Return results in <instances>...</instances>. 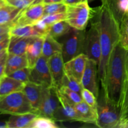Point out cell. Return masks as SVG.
<instances>
[{
	"label": "cell",
	"instance_id": "obj_1",
	"mask_svg": "<svg viewBox=\"0 0 128 128\" xmlns=\"http://www.w3.org/2000/svg\"><path fill=\"white\" fill-rule=\"evenodd\" d=\"M95 13L100 29L101 48V60L98 66V80L101 88H103L110 56L115 46L120 42V25L106 5L102 4L98 8Z\"/></svg>",
	"mask_w": 128,
	"mask_h": 128
},
{
	"label": "cell",
	"instance_id": "obj_2",
	"mask_svg": "<svg viewBox=\"0 0 128 128\" xmlns=\"http://www.w3.org/2000/svg\"><path fill=\"white\" fill-rule=\"evenodd\" d=\"M126 52L127 50L120 42L115 46L109 60L104 86L101 88L107 98L120 108H121L124 88L128 79Z\"/></svg>",
	"mask_w": 128,
	"mask_h": 128
},
{
	"label": "cell",
	"instance_id": "obj_3",
	"mask_svg": "<svg viewBox=\"0 0 128 128\" xmlns=\"http://www.w3.org/2000/svg\"><path fill=\"white\" fill-rule=\"evenodd\" d=\"M96 126L101 128H118L121 122V108L115 106L106 97L103 89L100 91L97 104Z\"/></svg>",
	"mask_w": 128,
	"mask_h": 128
},
{
	"label": "cell",
	"instance_id": "obj_4",
	"mask_svg": "<svg viewBox=\"0 0 128 128\" xmlns=\"http://www.w3.org/2000/svg\"><path fill=\"white\" fill-rule=\"evenodd\" d=\"M29 112L36 114L22 91L0 97V114L17 115Z\"/></svg>",
	"mask_w": 128,
	"mask_h": 128
},
{
	"label": "cell",
	"instance_id": "obj_5",
	"mask_svg": "<svg viewBox=\"0 0 128 128\" xmlns=\"http://www.w3.org/2000/svg\"><path fill=\"white\" fill-rule=\"evenodd\" d=\"M86 31L72 28L71 30L61 38L60 42L62 44V55L64 62L84 53Z\"/></svg>",
	"mask_w": 128,
	"mask_h": 128
},
{
	"label": "cell",
	"instance_id": "obj_6",
	"mask_svg": "<svg viewBox=\"0 0 128 128\" xmlns=\"http://www.w3.org/2000/svg\"><path fill=\"white\" fill-rule=\"evenodd\" d=\"M65 21L73 28L86 30L92 15L88 0L67 5Z\"/></svg>",
	"mask_w": 128,
	"mask_h": 128
},
{
	"label": "cell",
	"instance_id": "obj_7",
	"mask_svg": "<svg viewBox=\"0 0 128 128\" xmlns=\"http://www.w3.org/2000/svg\"><path fill=\"white\" fill-rule=\"evenodd\" d=\"M84 53L88 59L94 61L99 66L101 56L100 32L97 21L91 22L90 30L86 31Z\"/></svg>",
	"mask_w": 128,
	"mask_h": 128
},
{
	"label": "cell",
	"instance_id": "obj_8",
	"mask_svg": "<svg viewBox=\"0 0 128 128\" xmlns=\"http://www.w3.org/2000/svg\"><path fill=\"white\" fill-rule=\"evenodd\" d=\"M30 81L43 87L54 86L48 58L42 55L39 58L33 67L30 68Z\"/></svg>",
	"mask_w": 128,
	"mask_h": 128
},
{
	"label": "cell",
	"instance_id": "obj_9",
	"mask_svg": "<svg viewBox=\"0 0 128 128\" xmlns=\"http://www.w3.org/2000/svg\"><path fill=\"white\" fill-rule=\"evenodd\" d=\"M44 6L42 0H34L30 6L21 10L12 23V27L33 25L44 16Z\"/></svg>",
	"mask_w": 128,
	"mask_h": 128
},
{
	"label": "cell",
	"instance_id": "obj_10",
	"mask_svg": "<svg viewBox=\"0 0 128 128\" xmlns=\"http://www.w3.org/2000/svg\"><path fill=\"white\" fill-rule=\"evenodd\" d=\"M60 106V102L58 96L57 88L54 86L43 87L42 100L38 110V114L52 119Z\"/></svg>",
	"mask_w": 128,
	"mask_h": 128
},
{
	"label": "cell",
	"instance_id": "obj_11",
	"mask_svg": "<svg viewBox=\"0 0 128 128\" xmlns=\"http://www.w3.org/2000/svg\"><path fill=\"white\" fill-rule=\"evenodd\" d=\"M98 76V65L92 60L88 59L86 68L81 79V84L83 88L87 89L91 91L97 99L100 94Z\"/></svg>",
	"mask_w": 128,
	"mask_h": 128
},
{
	"label": "cell",
	"instance_id": "obj_12",
	"mask_svg": "<svg viewBox=\"0 0 128 128\" xmlns=\"http://www.w3.org/2000/svg\"><path fill=\"white\" fill-rule=\"evenodd\" d=\"M57 93L60 102V106L55 112L52 119L55 121H78V117L74 104L69 101L58 88Z\"/></svg>",
	"mask_w": 128,
	"mask_h": 128
},
{
	"label": "cell",
	"instance_id": "obj_13",
	"mask_svg": "<svg viewBox=\"0 0 128 128\" xmlns=\"http://www.w3.org/2000/svg\"><path fill=\"white\" fill-rule=\"evenodd\" d=\"M49 68L52 76L54 86L60 88L65 74L64 62L62 52H58L48 59Z\"/></svg>",
	"mask_w": 128,
	"mask_h": 128
},
{
	"label": "cell",
	"instance_id": "obj_14",
	"mask_svg": "<svg viewBox=\"0 0 128 128\" xmlns=\"http://www.w3.org/2000/svg\"><path fill=\"white\" fill-rule=\"evenodd\" d=\"M88 59V56L84 53H82L65 62V73L81 82Z\"/></svg>",
	"mask_w": 128,
	"mask_h": 128
},
{
	"label": "cell",
	"instance_id": "obj_15",
	"mask_svg": "<svg viewBox=\"0 0 128 128\" xmlns=\"http://www.w3.org/2000/svg\"><path fill=\"white\" fill-rule=\"evenodd\" d=\"M42 88L43 86L29 81L25 84L22 90L37 114L42 100Z\"/></svg>",
	"mask_w": 128,
	"mask_h": 128
},
{
	"label": "cell",
	"instance_id": "obj_16",
	"mask_svg": "<svg viewBox=\"0 0 128 128\" xmlns=\"http://www.w3.org/2000/svg\"><path fill=\"white\" fill-rule=\"evenodd\" d=\"M78 121L96 124L98 120L97 110L90 106L84 101L74 105Z\"/></svg>",
	"mask_w": 128,
	"mask_h": 128
},
{
	"label": "cell",
	"instance_id": "obj_17",
	"mask_svg": "<svg viewBox=\"0 0 128 128\" xmlns=\"http://www.w3.org/2000/svg\"><path fill=\"white\" fill-rule=\"evenodd\" d=\"M44 37L34 38L28 45L26 54L30 68L33 67L39 58L42 55Z\"/></svg>",
	"mask_w": 128,
	"mask_h": 128
},
{
	"label": "cell",
	"instance_id": "obj_18",
	"mask_svg": "<svg viewBox=\"0 0 128 128\" xmlns=\"http://www.w3.org/2000/svg\"><path fill=\"white\" fill-rule=\"evenodd\" d=\"M35 37H20L10 36V42L8 47L9 54L16 55H23L26 54L28 44Z\"/></svg>",
	"mask_w": 128,
	"mask_h": 128
},
{
	"label": "cell",
	"instance_id": "obj_19",
	"mask_svg": "<svg viewBox=\"0 0 128 128\" xmlns=\"http://www.w3.org/2000/svg\"><path fill=\"white\" fill-rule=\"evenodd\" d=\"M29 67L26 54L16 55L8 54L5 67V74L6 76L15 71Z\"/></svg>",
	"mask_w": 128,
	"mask_h": 128
},
{
	"label": "cell",
	"instance_id": "obj_20",
	"mask_svg": "<svg viewBox=\"0 0 128 128\" xmlns=\"http://www.w3.org/2000/svg\"><path fill=\"white\" fill-rule=\"evenodd\" d=\"M38 115L34 112L11 115L7 122L8 128H28L30 124Z\"/></svg>",
	"mask_w": 128,
	"mask_h": 128
},
{
	"label": "cell",
	"instance_id": "obj_21",
	"mask_svg": "<svg viewBox=\"0 0 128 128\" xmlns=\"http://www.w3.org/2000/svg\"><path fill=\"white\" fill-rule=\"evenodd\" d=\"M25 83L5 75L0 80V97L22 91Z\"/></svg>",
	"mask_w": 128,
	"mask_h": 128
},
{
	"label": "cell",
	"instance_id": "obj_22",
	"mask_svg": "<svg viewBox=\"0 0 128 128\" xmlns=\"http://www.w3.org/2000/svg\"><path fill=\"white\" fill-rule=\"evenodd\" d=\"M62 52V44L50 34H46L44 37L43 44H42V56L48 59L52 55L58 52Z\"/></svg>",
	"mask_w": 128,
	"mask_h": 128
},
{
	"label": "cell",
	"instance_id": "obj_23",
	"mask_svg": "<svg viewBox=\"0 0 128 128\" xmlns=\"http://www.w3.org/2000/svg\"><path fill=\"white\" fill-rule=\"evenodd\" d=\"M21 9L7 4L0 9V24H11L21 11Z\"/></svg>",
	"mask_w": 128,
	"mask_h": 128
},
{
	"label": "cell",
	"instance_id": "obj_24",
	"mask_svg": "<svg viewBox=\"0 0 128 128\" xmlns=\"http://www.w3.org/2000/svg\"><path fill=\"white\" fill-rule=\"evenodd\" d=\"M10 36L20 37H42L40 32L34 28L33 25H24L11 27L10 31Z\"/></svg>",
	"mask_w": 128,
	"mask_h": 128
},
{
	"label": "cell",
	"instance_id": "obj_25",
	"mask_svg": "<svg viewBox=\"0 0 128 128\" xmlns=\"http://www.w3.org/2000/svg\"><path fill=\"white\" fill-rule=\"evenodd\" d=\"M71 28L72 27L65 20H62L51 24L50 26L48 33L58 40L66 35Z\"/></svg>",
	"mask_w": 128,
	"mask_h": 128
},
{
	"label": "cell",
	"instance_id": "obj_26",
	"mask_svg": "<svg viewBox=\"0 0 128 128\" xmlns=\"http://www.w3.org/2000/svg\"><path fill=\"white\" fill-rule=\"evenodd\" d=\"M54 120L50 118L38 115L32 121L28 128H58Z\"/></svg>",
	"mask_w": 128,
	"mask_h": 128
},
{
	"label": "cell",
	"instance_id": "obj_27",
	"mask_svg": "<svg viewBox=\"0 0 128 128\" xmlns=\"http://www.w3.org/2000/svg\"><path fill=\"white\" fill-rule=\"evenodd\" d=\"M44 16L66 12L67 9V5L63 2L46 4H44Z\"/></svg>",
	"mask_w": 128,
	"mask_h": 128
},
{
	"label": "cell",
	"instance_id": "obj_28",
	"mask_svg": "<svg viewBox=\"0 0 128 128\" xmlns=\"http://www.w3.org/2000/svg\"><path fill=\"white\" fill-rule=\"evenodd\" d=\"M120 42L125 50H128V15L124 16L120 25Z\"/></svg>",
	"mask_w": 128,
	"mask_h": 128
},
{
	"label": "cell",
	"instance_id": "obj_29",
	"mask_svg": "<svg viewBox=\"0 0 128 128\" xmlns=\"http://www.w3.org/2000/svg\"><path fill=\"white\" fill-rule=\"evenodd\" d=\"M58 89L69 101H71L74 105L83 101L81 94L78 93L73 90H70L68 88L65 87V86H61L60 88Z\"/></svg>",
	"mask_w": 128,
	"mask_h": 128
},
{
	"label": "cell",
	"instance_id": "obj_30",
	"mask_svg": "<svg viewBox=\"0 0 128 128\" xmlns=\"http://www.w3.org/2000/svg\"><path fill=\"white\" fill-rule=\"evenodd\" d=\"M61 86H65V87L68 88L70 90H73V91H76V92H78L81 94L82 89H83L81 82L78 81L77 80H75L71 76L66 74V73L64 76Z\"/></svg>",
	"mask_w": 128,
	"mask_h": 128
},
{
	"label": "cell",
	"instance_id": "obj_31",
	"mask_svg": "<svg viewBox=\"0 0 128 128\" xmlns=\"http://www.w3.org/2000/svg\"><path fill=\"white\" fill-rule=\"evenodd\" d=\"M30 68L26 67L14 71L8 76L26 84L30 81Z\"/></svg>",
	"mask_w": 128,
	"mask_h": 128
},
{
	"label": "cell",
	"instance_id": "obj_32",
	"mask_svg": "<svg viewBox=\"0 0 128 128\" xmlns=\"http://www.w3.org/2000/svg\"><path fill=\"white\" fill-rule=\"evenodd\" d=\"M121 108V122H122L126 120V118L128 116V79L126 81L124 88Z\"/></svg>",
	"mask_w": 128,
	"mask_h": 128
},
{
	"label": "cell",
	"instance_id": "obj_33",
	"mask_svg": "<svg viewBox=\"0 0 128 128\" xmlns=\"http://www.w3.org/2000/svg\"><path fill=\"white\" fill-rule=\"evenodd\" d=\"M82 100L86 103L97 110L98 99L93 93L87 89L83 88L81 92Z\"/></svg>",
	"mask_w": 128,
	"mask_h": 128
},
{
	"label": "cell",
	"instance_id": "obj_34",
	"mask_svg": "<svg viewBox=\"0 0 128 128\" xmlns=\"http://www.w3.org/2000/svg\"><path fill=\"white\" fill-rule=\"evenodd\" d=\"M66 12H61V13L54 14L45 15L41 18V20L48 25L50 26L52 24L55 23L58 21L65 20L66 19Z\"/></svg>",
	"mask_w": 128,
	"mask_h": 128
},
{
	"label": "cell",
	"instance_id": "obj_35",
	"mask_svg": "<svg viewBox=\"0 0 128 128\" xmlns=\"http://www.w3.org/2000/svg\"><path fill=\"white\" fill-rule=\"evenodd\" d=\"M121 0H101L102 4H104L111 11L114 17H116L117 14L118 5Z\"/></svg>",
	"mask_w": 128,
	"mask_h": 128
},
{
	"label": "cell",
	"instance_id": "obj_36",
	"mask_svg": "<svg viewBox=\"0 0 128 128\" xmlns=\"http://www.w3.org/2000/svg\"><path fill=\"white\" fill-rule=\"evenodd\" d=\"M32 2H33V1H32V0H14V1L8 2V4L15 6L18 8L21 9V10H23L28 6H30Z\"/></svg>",
	"mask_w": 128,
	"mask_h": 128
},
{
	"label": "cell",
	"instance_id": "obj_37",
	"mask_svg": "<svg viewBox=\"0 0 128 128\" xmlns=\"http://www.w3.org/2000/svg\"><path fill=\"white\" fill-rule=\"evenodd\" d=\"M8 54L0 61V80L6 75L5 74V67H6V61Z\"/></svg>",
	"mask_w": 128,
	"mask_h": 128
},
{
	"label": "cell",
	"instance_id": "obj_38",
	"mask_svg": "<svg viewBox=\"0 0 128 128\" xmlns=\"http://www.w3.org/2000/svg\"><path fill=\"white\" fill-rule=\"evenodd\" d=\"M10 37H9L5 40H2V41H0V52L8 49L9 42H10Z\"/></svg>",
	"mask_w": 128,
	"mask_h": 128
},
{
	"label": "cell",
	"instance_id": "obj_39",
	"mask_svg": "<svg viewBox=\"0 0 128 128\" xmlns=\"http://www.w3.org/2000/svg\"><path fill=\"white\" fill-rule=\"evenodd\" d=\"M11 27V24H0V34L10 32Z\"/></svg>",
	"mask_w": 128,
	"mask_h": 128
},
{
	"label": "cell",
	"instance_id": "obj_40",
	"mask_svg": "<svg viewBox=\"0 0 128 128\" xmlns=\"http://www.w3.org/2000/svg\"><path fill=\"white\" fill-rule=\"evenodd\" d=\"M84 1H86V0H64L63 2H64L66 5H68L72 4L78 3V2H80Z\"/></svg>",
	"mask_w": 128,
	"mask_h": 128
},
{
	"label": "cell",
	"instance_id": "obj_41",
	"mask_svg": "<svg viewBox=\"0 0 128 128\" xmlns=\"http://www.w3.org/2000/svg\"><path fill=\"white\" fill-rule=\"evenodd\" d=\"M64 0H42L43 4H51V3H58V2H62Z\"/></svg>",
	"mask_w": 128,
	"mask_h": 128
},
{
	"label": "cell",
	"instance_id": "obj_42",
	"mask_svg": "<svg viewBox=\"0 0 128 128\" xmlns=\"http://www.w3.org/2000/svg\"><path fill=\"white\" fill-rule=\"evenodd\" d=\"M10 37V32H6V33L0 34V41H2V40H5V39L8 38Z\"/></svg>",
	"mask_w": 128,
	"mask_h": 128
},
{
	"label": "cell",
	"instance_id": "obj_43",
	"mask_svg": "<svg viewBox=\"0 0 128 128\" xmlns=\"http://www.w3.org/2000/svg\"><path fill=\"white\" fill-rule=\"evenodd\" d=\"M8 53V50H4V51L0 52V61H1V60H2Z\"/></svg>",
	"mask_w": 128,
	"mask_h": 128
},
{
	"label": "cell",
	"instance_id": "obj_44",
	"mask_svg": "<svg viewBox=\"0 0 128 128\" xmlns=\"http://www.w3.org/2000/svg\"><path fill=\"white\" fill-rule=\"evenodd\" d=\"M7 128V122L6 121H0V128Z\"/></svg>",
	"mask_w": 128,
	"mask_h": 128
},
{
	"label": "cell",
	"instance_id": "obj_45",
	"mask_svg": "<svg viewBox=\"0 0 128 128\" xmlns=\"http://www.w3.org/2000/svg\"><path fill=\"white\" fill-rule=\"evenodd\" d=\"M8 4V2H6V0H0V9L2 7H3L4 6Z\"/></svg>",
	"mask_w": 128,
	"mask_h": 128
},
{
	"label": "cell",
	"instance_id": "obj_46",
	"mask_svg": "<svg viewBox=\"0 0 128 128\" xmlns=\"http://www.w3.org/2000/svg\"><path fill=\"white\" fill-rule=\"evenodd\" d=\"M126 70H127V76L128 79V50L126 52Z\"/></svg>",
	"mask_w": 128,
	"mask_h": 128
},
{
	"label": "cell",
	"instance_id": "obj_47",
	"mask_svg": "<svg viewBox=\"0 0 128 128\" xmlns=\"http://www.w3.org/2000/svg\"><path fill=\"white\" fill-rule=\"evenodd\" d=\"M121 123H128V116L127 118H126V120H124L123 121H122ZM121 123H120V124H121Z\"/></svg>",
	"mask_w": 128,
	"mask_h": 128
},
{
	"label": "cell",
	"instance_id": "obj_48",
	"mask_svg": "<svg viewBox=\"0 0 128 128\" xmlns=\"http://www.w3.org/2000/svg\"><path fill=\"white\" fill-rule=\"evenodd\" d=\"M6 2H7L8 3V2H11V1H14V0H6Z\"/></svg>",
	"mask_w": 128,
	"mask_h": 128
},
{
	"label": "cell",
	"instance_id": "obj_49",
	"mask_svg": "<svg viewBox=\"0 0 128 128\" xmlns=\"http://www.w3.org/2000/svg\"><path fill=\"white\" fill-rule=\"evenodd\" d=\"M94 1V0H88V2H92V1Z\"/></svg>",
	"mask_w": 128,
	"mask_h": 128
},
{
	"label": "cell",
	"instance_id": "obj_50",
	"mask_svg": "<svg viewBox=\"0 0 128 128\" xmlns=\"http://www.w3.org/2000/svg\"><path fill=\"white\" fill-rule=\"evenodd\" d=\"M32 1H34V0H32Z\"/></svg>",
	"mask_w": 128,
	"mask_h": 128
}]
</instances>
